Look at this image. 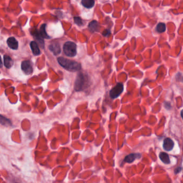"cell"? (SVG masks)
<instances>
[{
    "instance_id": "6da1fadb",
    "label": "cell",
    "mask_w": 183,
    "mask_h": 183,
    "mask_svg": "<svg viewBox=\"0 0 183 183\" xmlns=\"http://www.w3.org/2000/svg\"><path fill=\"white\" fill-rule=\"evenodd\" d=\"M57 61L60 66L62 67L65 69L70 72H77L81 69V66L80 63L77 62L68 60L63 57H59L57 59Z\"/></svg>"
},
{
    "instance_id": "7a4b0ae2",
    "label": "cell",
    "mask_w": 183,
    "mask_h": 183,
    "mask_svg": "<svg viewBox=\"0 0 183 183\" xmlns=\"http://www.w3.org/2000/svg\"><path fill=\"white\" fill-rule=\"evenodd\" d=\"M88 83V77L87 75L82 73L78 74L75 83V89L79 91L86 88Z\"/></svg>"
},
{
    "instance_id": "3957f363",
    "label": "cell",
    "mask_w": 183,
    "mask_h": 183,
    "mask_svg": "<svg viewBox=\"0 0 183 183\" xmlns=\"http://www.w3.org/2000/svg\"><path fill=\"white\" fill-rule=\"evenodd\" d=\"M64 53L68 57H75L77 54L76 45L72 41H68L63 45Z\"/></svg>"
},
{
    "instance_id": "277c9868",
    "label": "cell",
    "mask_w": 183,
    "mask_h": 183,
    "mask_svg": "<svg viewBox=\"0 0 183 183\" xmlns=\"http://www.w3.org/2000/svg\"><path fill=\"white\" fill-rule=\"evenodd\" d=\"M123 90V86L122 83H118L110 91V97L112 99L116 98L120 96Z\"/></svg>"
},
{
    "instance_id": "5b68a950",
    "label": "cell",
    "mask_w": 183,
    "mask_h": 183,
    "mask_svg": "<svg viewBox=\"0 0 183 183\" xmlns=\"http://www.w3.org/2000/svg\"><path fill=\"white\" fill-rule=\"evenodd\" d=\"M21 69L24 73L27 75H30L33 72V67L32 63L29 60L23 61L21 63Z\"/></svg>"
},
{
    "instance_id": "8992f818",
    "label": "cell",
    "mask_w": 183,
    "mask_h": 183,
    "mask_svg": "<svg viewBox=\"0 0 183 183\" xmlns=\"http://www.w3.org/2000/svg\"><path fill=\"white\" fill-rule=\"evenodd\" d=\"M163 148L166 151H170L173 149L174 142L170 138H166L164 140L163 144Z\"/></svg>"
},
{
    "instance_id": "52a82bcc",
    "label": "cell",
    "mask_w": 183,
    "mask_h": 183,
    "mask_svg": "<svg viewBox=\"0 0 183 183\" xmlns=\"http://www.w3.org/2000/svg\"><path fill=\"white\" fill-rule=\"evenodd\" d=\"M8 46L10 47L11 49L16 50L18 49V43L17 40L14 37H10L7 40Z\"/></svg>"
},
{
    "instance_id": "ba28073f",
    "label": "cell",
    "mask_w": 183,
    "mask_h": 183,
    "mask_svg": "<svg viewBox=\"0 0 183 183\" xmlns=\"http://www.w3.org/2000/svg\"><path fill=\"white\" fill-rule=\"evenodd\" d=\"M140 157H141V155L140 154H130V155L126 156L125 158L124 162L128 163H132L134 160L140 158Z\"/></svg>"
},
{
    "instance_id": "9c48e42d",
    "label": "cell",
    "mask_w": 183,
    "mask_h": 183,
    "mask_svg": "<svg viewBox=\"0 0 183 183\" xmlns=\"http://www.w3.org/2000/svg\"><path fill=\"white\" fill-rule=\"evenodd\" d=\"M49 50L55 55H57L61 53V48L59 43H54L50 44L49 46Z\"/></svg>"
},
{
    "instance_id": "30bf717a",
    "label": "cell",
    "mask_w": 183,
    "mask_h": 183,
    "mask_svg": "<svg viewBox=\"0 0 183 183\" xmlns=\"http://www.w3.org/2000/svg\"><path fill=\"white\" fill-rule=\"evenodd\" d=\"M30 47L32 51L33 54L36 56L40 54V50L37 43L34 41H32L30 43Z\"/></svg>"
},
{
    "instance_id": "8fae6325",
    "label": "cell",
    "mask_w": 183,
    "mask_h": 183,
    "mask_svg": "<svg viewBox=\"0 0 183 183\" xmlns=\"http://www.w3.org/2000/svg\"><path fill=\"white\" fill-rule=\"evenodd\" d=\"M4 65L7 68L9 69L11 67L13 66V60L9 56L4 55Z\"/></svg>"
},
{
    "instance_id": "7c38bea8",
    "label": "cell",
    "mask_w": 183,
    "mask_h": 183,
    "mask_svg": "<svg viewBox=\"0 0 183 183\" xmlns=\"http://www.w3.org/2000/svg\"><path fill=\"white\" fill-rule=\"evenodd\" d=\"M159 157H160V160H161L163 163L166 164H168L170 163L169 157L168 155V154H166V153H164V152L161 153L159 155Z\"/></svg>"
},
{
    "instance_id": "4fadbf2b",
    "label": "cell",
    "mask_w": 183,
    "mask_h": 183,
    "mask_svg": "<svg viewBox=\"0 0 183 183\" xmlns=\"http://www.w3.org/2000/svg\"><path fill=\"white\" fill-rule=\"evenodd\" d=\"M89 29L92 32H96L99 29V24L96 20H93L89 24Z\"/></svg>"
},
{
    "instance_id": "5bb4252c",
    "label": "cell",
    "mask_w": 183,
    "mask_h": 183,
    "mask_svg": "<svg viewBox=\"0 0 183 183\" xmlns=\"http://www.w3.org/2000/svg\"><path fill=\"white\" fill-rule=\"evenodd\" d=\"M46 24H43L41 27H40V31H39V33H40L41 36L43 38L45 39H50V37L48 36V34H47L46 30H45V27H46Z\"/></svg>"
},
{
    "instance_id": "9a60e30c",
    "label": "cell",
    "mask_w": 183,
    "mask_h": 183,
    "mask_svg": "<svg viewBox=\"0 0 183 183\" xmlns=\"http://www.w3.org/2000/svg\"><path fill=\"white\" fill-rule=\"evenodd\" d=\"M81 4L83 6L87 8H91L95 5V1L93 0H83Z\"/></svg>"
},
{
    "instance_id": "2e32d148",
    "label": "cell",
    "mask_w": 183,
    "mask_h": 183,
    "mask_svg": "<svg viewBox=\"0 0 183 183\" xmlns=\"http://www.w3.org/2000/svg\"><path fill=\"white\" fill-rule=\"evenodd\" d=\"M33 36H34V37H35V38L37 40V41L39 43L40 46L42 47V48H43V47H44V41H43V38L41 36L39 32H35L34 33Z\"/></svg>"
},
{
    "instance_id": "e0dca14e",
    "label": "cell",
    "mask_w": 183,
    "mask_h": 183,
    "mask_svg": "<svg viewBox=\"0 0 183 183\" xmlns=\"http://www.w3.org/2000/svg\"><path fill=\"white\" fill-rule=\"evenodd\" d=\"M166 26L165 24L163 23H160L157 25L156 30L158 33H163L165 31Z\"/></svg>"
},
{
    "instance_id": "ac0fdd59",
    "label": "cell",
    "mask_w": 183,
    "mask_h": 183,
    "mask_svg": "<svg viewBox=\"0 0 183 183\" xmlns=\"http://www.w3.org/2000/svg\"><path fill=\"white\" fill-rule=\"evenodd\" d=\"M1 121L2 124H3L4 125H6H6L8 126L11 124L10 120L8 119L7 118H4L2 116H1Z\"/></svg>"
},
{
    "instance_id": "d6986e66",
    "label": "cell",
    "mask_w": 183,
    "mask_h": 183,
    "mask_svg": "<svg viewBox=\"0 0 183 183\" xmlns=\"http://www.w3.org/2000/svg\"><path fill=\"white\" fill-rule=\"evenodd\" d=\"M74 21H75V23L77 25L81 26L83 24L82 23V20L79 17H74Z\"/></svg>"
},
{
    "instance_id": "ffe728a7",
    "label": "cell",
    "mask_w": 183,
    "mask_h": 183,
    "mask_svg": "<svg viewBox=\"0 0 183 183\" xmlns=\"http://www.w3.org/2000/svg\"><path fill=\"white\" fill-rule=\"evenodd\" d=\"M181 170H182V168L181 167H178L175 170V173H176V174L179 173L181 171Z\"/></svg>"
},
{
    "instance_id": "44dd1931",
    "label": "cell",
    "mask_w": 183,
    "mask_h": 183,
    "mask_svg": "<svg viewBox=\"0 0 183 183\" xmlns=\"http://www.w3.org/2000/svg\"><path fill=\"white\" fill-rule=\"evenodd\" d=\"M110 33V31L109 30H106L103 33V35H104V36H107L108 34H109Z\"/></svg>"
},
{
    "instance_id": "7402d4cb",
    "label": "cell",
    "mask_w": 183,
    "mask_h": 183,
    "mask_svg": "<svg viewBox=\"0 0 183 183\" xmlns=\"http://www.w3.org/2000/svg\"><path fill=\"white\" fill-rule=\"evenodd\" d=\"M181 116L182 117V118H183V110L181 111Z\"/></svg>"
}]
</instances>
